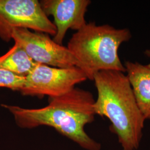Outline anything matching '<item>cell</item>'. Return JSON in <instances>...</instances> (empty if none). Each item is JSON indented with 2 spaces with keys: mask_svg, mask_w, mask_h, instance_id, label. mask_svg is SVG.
<instances>
[{
  "mask_svg": "<svg viewBox=\"0 0 150 150\" xmlns=\"http://www.w3.org/2000/svg\"><path fill=\"white\" fill-rule=\"evenodd\" d=\"M147 66L150 68V64H147Z\"/></svg>",
  "mask_w": 150,
  "mask_h": 150,
  "instance_id": "obj_11",
  "label": "cell"
},
{
  "mask_svg": "<svg viewBox=\"0 0 150 150\" xmlns=\"http://www.w3.org/2000/svg\"><path fill=\"white\" fill-rule=\"evenodd\" d=\"M38 64L17 42L5 54L0 56V69L23 77L29 75Z\"/></svg>",
  "mask_w": 150,
  "mask_h": 150,
  "instance_id": "obj_9",
  "label": "cell"
},
{
  "mask_svg": "<svg viewBox=\"0 0 150 150\" xmlns=\"http://www.w3.org/2000/svg\"></svg>",
  "mask_w": 150,
  "mask_h": 150,
  "instance_id": "obj_12",
  "label": "cell"
},
{
  "mask_svg": "<svg viewBox=\"0 0 150 150\" xmlns=\"http://www.w3.org/2000/svg\"><path fill=\"white\" fill-rule=\"evenodd\" d=\"M86 80L84 72L77 67L62 69L38 63L19 92L23 96L53 98L69 92Z\"/></svg>",
  "mask_w": 150,
  "mask_h": 150,
  "instance_id": "obj_5",
  "label": "cell"
},
{
  "mask_svg": "<svg viewBox=\"0 0 150 150\" xmlns=\"http://www.w3.org/2000/svg\"><path fill=\"white\" fill-rule=\"evenodd\" d=\"M26 77L14 74L8 71L0 69V87L20 91L23 87Z\"/></svg>",
  "mask_w": 150,
  "mask_h": 150,
  "instance_id": "obj_10",
  "label": "cell"
},
{
  "mask_svg": "<svg viewBox=\"0 0 150 150\" xmlns=\"http://www.w3.org/2000/svg\"><path fill=\"white\" fill-rule=\"evenodd\" d=\"M131 37L127 28L119 29L90 22L72 36L67 47L87 79L93 80L95 75L101 71L126 72L119 58L118 49Z\"/></svg>",
  "mask_w": 150,
  "mask_h": 150,
  "instance_id": "obj_3",
  "label": "cell"
},
{
  "mask_svg": "<svg viewBox=\"0 0 150 150\" xmlns=\"http://www.w3.org/2000/svg\"><path fill=\"white\" fill-rule=\"evenodd\" d=\"M12 38L37 63L62 69L79 67L67 47L56 43L47 33L19 28L13 30Z\"/></svg>",
  "mask_w": 150,
  "mask_h": 150,
  "instance_id": "obj_6",
  "label": "cell"
},
{
  "mask_svg": "<svg viewBox=\"0 0 150 150\" xmlns=\"http://www.w3.org/2000/svg\"><path fill=\"white\" fill-rule=\"evenodd\" d=\"M93 80L98 93L93 105L95 114L110 120V129L117 136L122 150H138L146 120L127 75L117 71H101Z\"/></svg>",
  "mask_w": 150,
  "mask_h": 150,
  "instance_id": "obj_2",
  "label": "cell"
},
{
  "mask_svg": "<svg viewBox=\"0 0 150 150\" xmlns=\"http://www.w3.org/2000/svg\"><path fill=\"white\" fill-rule=\"evenodd\" d=\"M19 28L53 36L57 32L38 0H0V39L9 42L13 30Z\"/></svg>",
  "mask_w": 150,
  "mask_h": 150,
  "instance_id": "obj_4",
  "label": "cell"
},
{
  "mask_svg": "<svg viewBox=\"0 0 150 150\" xmlns=\"http://www.w3.org/2000/svg\"><path fill=\"white\" fill-rule=\"evenodd\" d=\"M95 99L89 91L75 88L62 96L48 98V104L40 108H25L2 104L13 115L20 128L31 129L50 126L86 150H100L101 145L85 130L96 115Z\"/></svg>",
  "mask_w": 150,
  "mask_h": 150,
  "instance_id": "obj_1",
  "label": "cell"
},
{
  "mask_svg": "<svg viewBox=\"0 0 150 150\" xmlns=\"http://www.w3.org/2000/svg\"><path fill=\"white\" fill-rule=\"evenodd\" d=\"M45 15L53 16L57 32L54 41L62 45L67 31H79L86 25L85 16L89 0H42L40 1Z\"/></svg>",
  "mask_w": 150,
  "mask_h": 150,
  "instance_id": "obj_7",
  "label": "cell"
},
{
  "mask_svg": "<svg viewBox=\"0 0 150 150\" xmlns=\"http://www.w3.org/2000/svg\"><path fill=\"white\" fill-rule=\"evenodd\" d=\"M124 66L139 110L150 120V68L137 62L126 61Z\"/></svg>",
  "mask_w": 150,
  "mask_h": 150,
  "instance_id": "obj_8",
  "label": "cell"
}]
</instances>
